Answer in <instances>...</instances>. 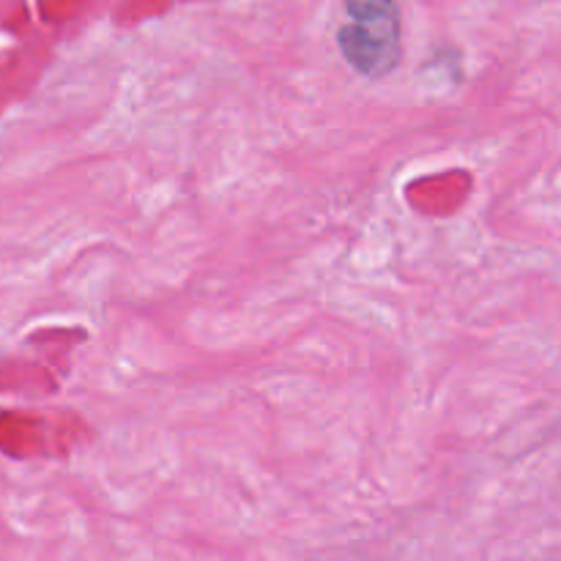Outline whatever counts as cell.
<instances>
[{
    "label": "cell",
    "mask_w": 561,
    "mask_h": 561,
    "mask_svg": "<svg viewBox=\"0 0 561 561\" xmlns=\"http://www.w3.org/2000/svg\"><path fill=\"white\" fill-rule=\"evenodd\" d=\"M348 22L337 31V47L359 75H389L400 64V9L394 0H345Z\"/></svg>",
    "instance_id": "obj_1"
}]
</instances>
